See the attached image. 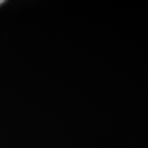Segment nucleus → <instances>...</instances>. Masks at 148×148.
I'll return each instance as SVG.
<instances>
[{"mask_svg":"<svg viewBox=\"0 0 148 148\" xmlns=\"http://www.w3.org/2000/svg\"><path fill=\"white\" fill-rule=\"evenodd\" d=\"M3 3H4V1L3 0H0V4H2Z\"/></svg>","mask_w":148,"mask_h":148,"instance_id":"nucleus-1","label":"nucleus"}]
</instances>
